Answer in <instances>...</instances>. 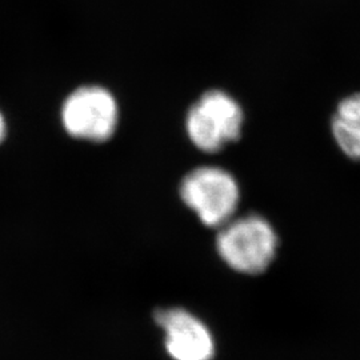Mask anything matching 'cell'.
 <instances>
[{"instance_id": "1", "label": "cell", "mask_w": 360, "mask_h": 360, "mask_svg": "<svg viewBox=\"0 0 360 360\" xmlns=\"http://www.w3.org/2000/svg\"><path fill=\"white\" fill-rule=\"evenodd\" d=\"M278 233L270 221L257 214L232 218L219 229L217 251L231 270L259 275L276 257Z\"/></svg>"}, {"instance_id": "2", "label": "cell", "mask_w": 360, "mask_h": 360, "mask_svg": "<svg viewBox=\"0 0 360 360\" xmlns=\"http://www.w3.org/2000/svg\"><path fill=\"white\" fill-rule=\"evenodd\" d=\"M243 123V108L235 98L224 91L210 90L190 107L186 132L198 150L217 154L240 138Z\"/></svg>"}, {"instance_id": "3", "label": "cell", "mask_w": 360, "mask_h": 360, "mask_svg": "<svg viewBox=\"0 0 360 360\" xmlns=\"http://www.w3.org/2000/svg\"><path fill=\"white\" fill-rule=\"evenodd\" d=\"M180 199L205 226L220 229L233 218L240 202V188L231 172L203 166L183 178Z\"/></svg>"}, {"instance_id": "4", "label": "cell", "mask_w": 360, "mask_h": 360, "mask_svg": "<svg viewBox=\"0 0 360 360\" xmlns=\"http://www.w3.org/2000/svg\"><path fill=\"white\" fill-rule=\"evenodd\" d=\"M60 122L65 132L83 142L110 141L119 124V104L108 89L89 84L77 87L63 102Z\"/></svg>"}, {"instance_id": "5", "label": "cell", "mask_w": 360, "mask_h": 360, "mask_svg": "<svg viewBox=\"0 0 360 360\" xmlns=\"http://www.w3.org/2000/svg\"><path fill=\"white\" fill-rule=\"evenodd\" d=\"M155 322L165 331V346L174 360H212L215 342L205 323L183 309H159Z\"/></svg>"}, {"instance_id": "6", "label": "cell", "mask_w": 360, "mask_h": 360, "mask_svg": "<svg viewBox=\"0 0 360 360\" xmlns=\"http://www.w3.org/2000/svg\"><path fill=\"white\" fill-rule=\"evenodd\" d=\"M331 129L340 151L349 159L360 160V92L339 102Z\"/></svg>"}, {"instance_id": "7", "label": "cell", "mask_w": 360, "mask_h": 360, "mask_svg": "<svg viewBox=\"0 0 360 360\" xmlns=\"http://www.w3.org/2000/svg\"><path fill=\"white\" fill-rule=\"evenodd\" d=\"M7 131H8V127H7L6 117L3 115V112L0 111V143L3 142V141L6 139V136H7Z\"/></svg>"}]
</instances>
